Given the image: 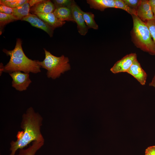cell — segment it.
I'll use <instances>...</instances> for the list:
<instances>
[{
  "label": "cell",
  "instance_id": "1",
  "mask_svg": "<svg viewBox=\"0 0 155 155\" xmlns=\"http://www.w3.org/2000/svg\"><path fill=\"white\" fill-rule=\"evenodd\" d=\"M43 118L30 107L22 116L21 127L23 130L18 132L17 140L10 142V155H15L18 149L24 148L31 142L44 140L41 131Z\"/></svg>",
  "mask_w": 155,
  "mask_h": 155
},
{
  "label": "cell",
  "instance_id": "2",
  "mask_svg": "<svg viewBox=\"0 0 155 155\" xmlns=\"http://www.w3.org/2000/svg\"><path fill=\"white\" fill-rule=\"evenodd\" d=\"M3 51L10 57L8 62L4 67V72L9 73L16 71L36 73L41 72L38 60H32L25 55L22 47V41L17 39L14 48L11 50L3 49Z\"/></svg>",
  "mask_w": 155,
  "mask_h": 155
},
{
  "label": "cell",
  "instance_id": "3",
  "mask_svg": "<svg viewBox=\"0 0 155 155\" xmlns=\"http://www.w3.org/2000/svg\"><path fill=\"white\" fill-rule=\"evenodd\" d=\"M133 28L131 32L135 45L143 51L155 55V42L146 24L135 15L132 16Z\"/></svg>",
  "mask_w": 155,
  "mask_h": 155
},
{
  "label": "cell",
  "instance_id": "4",
  "mask_svg": "<svg viewBox=\"0 0 155 155\" xmlns=\"http://www.w3.org/2000/svg\"><path fill=\"white\" fill-rule=\"evenodd\" d=\"M45 57L41 61L38 60L41 67L47 70V76L49 78L55 79L59 78L61 73L70 69L68 58L63 55L58 57L51 54L44 48Z\"/></svg>",
  "mask_w": 155,
  "mask_h": 155
},
{
  "label": "cell",
  "instance_id": "5",
  "mask_svg": "<svg viewBox=\"0 0 155 155\" xmlns=\"http://www.w3.org/2000/svg\"><path fill=\"white\" fill-rule=\"evenodd\" d=\"M9 74L12 79V87L19 91L26 90L32 82L29 73L16 71Z\"/></svg>",
  "mask_w": 155,
  "mask_h": 155
},
{
  "label": "cell",
  "instance_id": "6",
  "mask_svg": "<svg viewBox=\"0 0 155 155\" xmlns=\"http://www.w3.org/2000/svg\"><path fill=\"white\" fill-rule=\"evenodd\" d=\"M137 59L136 53L127 54L116 62L110 71L113 73L127 72L133 62Z\"/></svg>",
  "mask_w": 155,
  "mask_h": 155
},
{
  "label": "cell",
  "instance_id": "7",
  "mask_svg": "<svg viewBox=\"0 0 155 155\" xmlns=\"http://www.w3.org/2000/svg\"><path fill=\"white\" fill-rule=\"evenodd\" d=\"M21 20L27 22L32 26L40 29L46 32L50 37H52L55 28L50 26L34 14L30 13Z\"/></svg>",
  "mask_w": 155,
  "mask_h": 155
},
{
  "label": "cell",
  "instance_id": "8",
  "mask_svg": "<svg viewBox=\"0 0 155 155\" xmlns=\"http://www.w3.org/2000/svg\"><path fill=\"white\" fill-rule=\"evenodd\" d=\"M73 19L77 24L78 32L82 35H85L88 32L87 27L84 19L82 10L76 5L75 1L71 7Z\"/></svg>",
  "mask_w": 155,
  "mask_h": 155
},
{
  "label": "cell",
  "instance_id": "9",
  "mask_svg": "<svg viewBox=\"0 0 155 155\" xmlns=\"http://www.w3.org/2000/svg\"><path fill=\"white\" fill-rule=\"evenodd\" d=\"M127 73L133 77L142 85L145 84L147 75L137 59L135 60Z\"/></svg>",
  "mask_w": 155,
  "mask_h": 155
},
{
  "label": "cell",
  "instance_id": "10",
  "mask_svg": "<svg viewBox=\"0 0 155 155\" xmlns=\"http://www.w3.org/2000/svg\"><path fill=\"white\" fill-rule=\"evenodd\" d=\"M137 11V16L144 22L155 18L149 0H142Z\"/></svg>",
  "mask_w": 155,
  "mask_h": 155
},
{
  "label": "cell",
  "instance_id": "11",
  "mask_svg": "<svg viewBox=\"0 0 155 155\" xmlns=\"http://www.w3.org/2000/svg\"><path fill=\"white\" fill-rule=\"evenodd\" d=\"M55 9L53 3L50 0H44L30 8V12L36 13H48L53 12Z\"/></svg>",
  "mask_w": 155,
  "mask_h": 155
},
{
  "label": "cell",
  "instance_id": "12",
  "mask_svg": "<svg viewBox=\"0 0 155 155\" xmlns=\"http://www.w3.org/2000/svg\"><path fill=\"white\" fill-rule=\"evenodd\" d=\"M34 14L55 28L61 27L65 23V21H62L58 18L53 12L48 13H36Z\"/></svg>",
  "mask_w": 155,
  "mask_h": 155
},
{
  "label": "cell",
  "instance_id": "13",
  "mask_svg": "<svg viewBox=\"0 0 155 155\" xmlns=\"http://www.w3.org/2000/svg\"><path fill=\"white\" fill-rule=\"evenodd\" d=\"M91 8L102 11L108 8H116L114 0H87Z\"/></svg>",
  "mask_w": 155,
  "mask_h": 155
},
{
  "label": "cell",
  "instance_id": "14",
  "mask_svg": "<svg viewBox=\"0 0 155 155\" xmlns=\"http://www.w3.org/2000/svg\"><path fill=\"white\" fill-rule=\"evenodd\" d=\"M53 13L58 18L62 21L75 22L71 7H60L56 8Z\"/></svg>",
  "mask_w": 155,
  "mask_h": 155
},
{
  "label": "cell",
  "instance_id": "15",
  "mask_svg": "<svg viewBox=\"0 0 155 155\" xmlns=\"http://www.w3.org/2000/svg\"><path fill=\"white\" fill-rule=\"evenodd\" d=\"M29 1L28 0L22 5L13 8V12L12 14L18 20H22L23 18L27 16L30 13V7Z\"/></svg>",
  "mask_w": 155,
  "mask_h": 155
},
{
  "label": "cell",
  "instance_id": "16",
  "mask_svg": "<svg viewBox=\"0 0 155 155\" xmlns=\"http://www.w3.org/2000/svg\"><path fill=\"white\" fill-rule=\"evenodd\" d=\"M44 140L35 141L27 148L20 149L18 154L16 155H35L36 152L44 145Z\"/></svg>",
  "mask_w": 155,
  "mask_h": 155
},
{
  "label": "cell",
  "instance_id": "17",
  "mask_svg": "<svg viewBox=\"0 0 155 155\" xmlns=\"http://www.w3.org/2000/svg\"><path fill=\"white\" fill-rule=\"evenodd\" d=\"M82 12L85 22L88 28L98 29V26L94 20V14L90 12H85L82 11Z\"/></svg>",
  "mask_w": 155,
  "mask_h": 155
},
{
  "label": "cell",
  "instance_id": "18",
  "mask_svg": "<svg viewBox=\"0 0 155 155\" xmlns=\"http://www.w3.org/2000/svg\"><path fill=\"white\" fill-rule=\"evenodd\" d=\"M18 20V19L12 14H5L0 12V34L4 26L7 24Z\"/></svg>",
  "mask_w": 155,
  "mask_h": 155
},
{
  "label": "cell",
  "instance_id": "19",
  "mask_svg": "<svg viewBox=\"0 0 155 155\" xmlns=\"http://www.w3.org/2000/svg\"><path fill=\"white\" fill-rule=\"evenodd\" d=\"M114 1L116 8L123 9L132 16L135 15L137 16V11L129 7L123 1V0H114Z\"/></svg>",
  "mask_w": 155,
  "mask_h": 155
},
{
  "label": "cell",
  "instance_id": "20",
  "mask_svg": "<svg viewBox=\"0 0 155 155\" xmlns=\"http://www.w3.org/2000/svg\"><path fill=\"white\" fill-rule=\"evenodd\" d=\"M27 0H0V4L13 8L23 4Z\"/></svg>",
  "mask_w": 155,
  "mask_h": 155
},
{
  "label": "cell",
  "instance_id": "21",
  "mask_svg": "<svg viewBox=\"0 0 155 155\" xmlns=\"http://www.w3.org/2000/svg\"><path fill=\"white\" fill-rule=\"evenodd\" d=\"M52 1L55 8L60 7L71 8L74 1L71 0H54Z\"/></svg>",
  "mask_w": 155,
  "mask_h": 155
},
{
  "label": "cell",
  "instance_id": "22",
  "mask_svg": "<svg viewBox=\"0 0 155 155\" xmlns=\"http://www.w3.org/2000/svg\"><path fill=\"white\" fill-rule=\"evenodd\" d=\"M147 25L152 37L155 42V18L145 22Z\"/></svg>",
  "mask_w": 155,
  "mask_h": 155
},
{
  "label": "cell",
  "instance_id": "23",
  "mask_svg": "<svg viewBox=\"0 0 155 155\" xmlns=\"http://www.w3.org/2000/svg\"><path fill=\"white\" fill-rule=\"evenodd\" d=\"M123 1L129 7L136 11L142 1L141 0H123Z\"/></svg>",
  "mask_w": 155,
  "mask_h": 155
},
{
  "label": "cell",
  "instance_id": "24",
  "mask_svg": "<svg viewBox=\"0 0 155 155\" xmlns=\"http://www.w3.org/2000/svg\"><path fill=\"white\" fill-rule=\"evenodd\" d=\"M13 12V8L0 5V12L7 14H12Z\"/></svg>",
  "mask_w": 155,
  "mask_h": 155
},
{
  "label": "cell",
  "instance_id": "25",
  "mask_svg": "<svg viewBox=\"0 0 155 155\" xmlns=\"http://www.w3.org/2000/svg\"><path fill=\"white\" fill-rule=\"evenodd\" d=\"M145 151L148 152L150 155H155V146L148 147Z\"/></svg>",
  "mask_w": 155,
  "mask_h": 155
},
{
  "label": "cell",
  "instance_id": "26",
  "mask_svg": "<svg viewBox=\"0 0 155 155\" xmlns=\"http://www.w3.org/2000/svg\"><path fill=\"white\" fill-rule=\"evenodd\" d=\"M44 0H30L29 1V3L30 7H32L38 3L42 2Z\"/></svg>",
  "mask_w": 155,
  "mask_h": 155
},
{
  "label": "cell",
  "instance_id": "27",
  "mask_svg": "<svg viewBox=\"0 0 155 155\" xmlns=\"http://www.w3.org/2000/svg\"><path fill=\"white\" fill-rule=\"evenodd\" d=\"M149 86L155 88V75L153 78L151 82L149 83Z\"/></svg>",
  "mask_w": 155,
  "mask_h": 155
},
{
  "label": "cell",
  "instance_id": "28",
  "mask_svg": "<svg viewBox=\"0 0 155 155\" xmlns=\"http://www.w3.org/2000/svg\"><path fill=\"white\" fill-rule=\"evenodd\" d=\"M149 2L151 8L155 6V0H149Z\"/></svg>",
  "mask_w": 155,
  "mask_h": 155
},
{
  "label": "cell",
  "instance_id": "29",
  "mask_svg": "<svg viewBox=\"0 0 155 155\" xmlns=\"http://www.w3.org/2000/svg\"><path fill=\"white\" fill-rule=\"evenodd\" d=\"M4 66L3 65L2 63H0V75H1L3 72L4 71Z\"/></svg>",
  "mask_w": 155,
  "mask_h": 155
},
{
  "label": "cell",
  "instance_id": "30",
  "mask_svg": "<svg viewBox=\"0 0 155 155\" xmlns=\"http://www.w3.org/2000/svg\"><path fill=\"white\" fill-rule=\"evenodd\" d=\"M152 11L153 13L154 16L155 17V6L152 7Z\"/></svg>",
  "mask_w": 155,
  "mask_h": 155
},
{
  "label": "cell",
  "instance_id": "31",
  "mask_svg": "<svg viewBox=\"0 0 155 155\" xmlns=\"http://www.w3.org/2000/svg\"><path fill=\"white\" fill-rule=\"evenodd\" d=\"M145 155H150L148 152L146 151H145Z\"/></svg>",
  "mask_w": 155,
  "mask_h": 155
}]
</instances>
